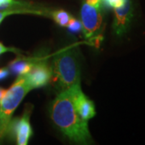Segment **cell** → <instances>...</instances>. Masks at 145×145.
Listing matches in <instances>:
<instances>
[{
  "label": "cell",
  "instance_id": "cell-6",
  "mask_svg": "<svg viewBox=\"0 0 145 145\" xmlns=\"http://www.w3.org/2000/svg\"><path fill=\"white\" fill-rule=\"evenodd\" d=\"M69 90L72 95L74 106L79 115L86 121L93 118L96 114L94 104L83 93L80 83L70 87Z\"/></svg>",
  "mask_w": 145,
  "mask_h": 145
},
{
  "label": "cell",
  "instance_id": "cell-2",
  "mask_svg": "<svg viewBox=\"0 0 145 145\" xmlns=\"http://www.w3.org/2000/svg\"><path fill=\"white\" fill-rule=\"evenodd\" d=\"M52 70L56 86L61 91L80 83V65L77 52L72 48L54 57Z\"/></svg>",
  "mask_w": 145,
  "mask_h": 145
},
{
  "label": "cell",
  "instance_id": "cell-4",
  "mask_svg": "<svg viewBox=\"0 0 145 145\" xmlns=\"http://www.w3.org/2000/svg\"><path fill=\"white\" fill-rule=\"evenodd\" d=\"M103 4H92L83 1L81 9V23L84 36L86 39L98 36L103 24Z\"/></svg>",
  "mask_w": 145,
  "mask_h": 145
},
{
  "label": "cell",
  "instance_id": "cell-17",
  "mask_svg": "<svg viewBox=\"0 0 145 145\" xmlns=\"http://www.w3.org/2000/svg\"><path fill=\"white\" fill-rule=\"evenodd\" d=\"M6 91H7V89L0 87V102H1L2 99L3 98V96H4V94H5Z\"/></svg>",
  "mask_w": 145,
  "mask_h": 145
},
{
  "label": "cell",
  "instance_id": "cell-1",
  "mask_svg": "<svg viewBox=\"0 0 145 145\" xmlns=\"http://www.w3.org/2000/svg\"><path fill=\"white\" fill-rule=\"evenodd\" d=\"M49 111L54 124L68 139L81 144L91 143L87 121L78 113L69 89L60 92L51 104Z\"/></svg>",
  "mask_w": 145,
  "mask_h": 145
},
{
  "label": "cell",
  "instance_id": "cell-16",
  "mask_svg": "<svg viewBox=\"0 0 145 145\" xmlns=\"http://www.w3.org/2000/svg\"><path fill=\"white\" fill-rule=\"evenodd\" d=\"M16 49L15 48H7V47L4 46L1 42H0V55L5 53L7 52H15Z\"/></svg>",
  "mask_w": 145,
  "mask_h": 145
},
{
  "label": "cell",
  "instance_id": "cell-5",
  "mask_svg": "<svg viewBox=\"0 0 145 145\" xmlns=\"http://www.w3.org/2000/svg\"><path fill=\"white\" fill-rule=\"evenodd\" d=\"M9 135L16 140L18 145H27L33 135L30 124V114L27 110L21 118L11 119L7 127V135Z\"/></svg>",
  "mask_w": 145,
  "mask_h": 145
},
{
  "label": "cell",
  "instance_id": "cell-11",
  "mask_svg": "<svg viewBox=\"0 0 145 145\" xmlns=\"http://www.w3.org/2000/svg\"><path fill=\"white\" fill-rule=\"evenodd\" d=\"M16 14H37L43 15V11L36 9H28V8H20V9H7L0 10V24L7 16Z\"/></svg>",
  "mask_w": 145,
  "mask_h": 145
},
{
  "label": "cell",
  "instance_id": "cell-12",
  "mask_svg": "<svg viewBox=\"0 0 145 145\" xmlns=\"http://www.w3.org/2000/svg\"><path fill=\"white\" fill-rule=\"evenodd\" d=\"M52 16L54 21L61 27H67L72 18L69 12L64 10H54L52 12Z\"/></svg>",
  "mask_w": 145,
  "mask_h": 145
},
{
  "label": "cell",
  "instance_id": "cell-8",
  "mask_svg": "<svg viewBox=\"0 0 145 145\" xmlns=\"http://www.w3.org/2000/svg\"><path fill=\"white\" fill-rule=\"evenodd\" d=\"M114 10L113 31L114 35L117 36H123L128 30L133 17V7L131 0H127L122 7L114 8Z\"/></svg>",
  "mask_w": 145,
  "mask_h": 145
},
{
  "label": "cell",
  "instance_id": "cell-7",
  "mask_svg": "<svg viewBox=\"0 0 145 145\" xmlns=\"http://www.w3.org/2000/svg\"><path fill=\"white\" fill-rule=\"evenodd\" d=\"M31 89H36L46 86L51 80L52 70L45 62H36L27 74L24 75Z\"/></svg>",
  "mask_w": 145,
  "mask_h": 145
},
{
  "label": "cell",
  "instance_id": "cell-9",
  "mask_svg": "<svg viewBox=\"0 0 145 145\" xmlns=\"http://www.w3.org/2000/svg\"><path fill=\"white\" fill-rule=\"evenodd\" d=\"M37 59H34L33 61L31 60H25L17 58L9 64V70L14 73L20 75H25L31 70L37 62Z\"/></svg>",
  "mask_w": 145,
  "mask_h": 145
},
{
  "label": "cell",
  "instance_id": "cell-3",
  "mask_svg": "<svg viewBox=\"0 0 145 145\" xmlns=\"http://www.w3.org/2000/svg\"><path fill=\"white\" fill-rule=\"evenodd\" d=\"M31 87L27 82L24 75H20L16 82L7 89L0 102V139L7 135V127L12 119L13 113L21 103Z\"/></svg>",
  "mask_w": 145,
  "mask_h": 145
},
{
  "label": "cell",
  "instance_id": "cell-10",
  "mask_svg": "<svg viewBox=\"0 0 145 145\" xmlns=\"http://www.w3.org/2000/svg\"><path fill=\"white\" fill-rule=\"evenodd\" d=\"M20 8L35 9L32 4L23 0H0V10Z\"/></svg>",
  "mask_w": 145,
  "mask_h": 145
},
{
  "label": "cell",
  "instance_id": "cell-15",
  "mask_svg": "<svg viewBox=\"0 0 145 145\" xmlns=\"http://www.w3.org/2000/svg\"><path fill=\"white\" fill-rule=\"evenodd\" d=\"M9 73H10V70L8 68H1L0 69V81L7 78Z\"/></svg>",
  "mask_w": 145,
  "mask_h": 145
},
{
  "label": "cell",
  "instance_id": "cell-14",
  "mask_svg": "<svg viewBox=\"0 0 145 145\" xmlns=\"http://www.w3.org/2000/svg\"><path fill=\"white\" fill-rule=\"evenodd\" d=\"M67 27H69V31L72 32H78V31H82V29L81 20H78L74 18L71 19V20L69 21Z\"/></svg>",
  "mask_w": 145,
  "mask_h": 145
},
{
  "label": "cell",
  "instance_id": "cell-18",
  "mask_svg": "<svg viewBox=\"0 0 145 145\" xmlns=\"http://www.w3.org/2000/svg\"><path fill=\"white\" fill-rule=\"evenodd\" d=\"M0 140H1V139H0Z\"/></svg>",
  "mask_w": 145,
  "mask_h": 145
},
{
  "label": "cell",
  "instance_id": "cell-13",
  "mask_svg": "<svg viewBox=\"0 0 145 145\" xmlns=\"http://www.w3.org/2000/svg\"><path fill=\"white\" fill-rule=\"evenodd\" d=\"M127 0H102V4L106 8H117L124 4Z\"/></svg>",
  "mask_w": 145,
  "mask_h": 145
}]
</instances>
